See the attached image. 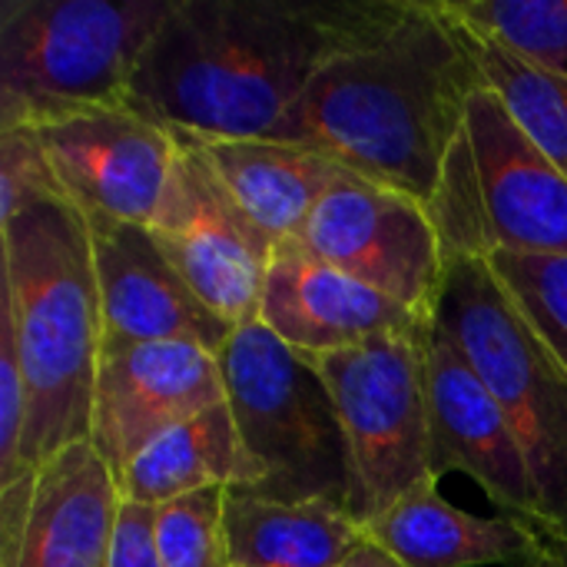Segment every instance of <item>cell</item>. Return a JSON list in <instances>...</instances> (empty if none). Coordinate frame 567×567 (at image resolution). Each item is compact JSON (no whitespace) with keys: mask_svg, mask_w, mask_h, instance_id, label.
<instances>
[{"mask_svg":"<svg viewBox=\"0 0 567 567\" xmlns=\"http://www.w3.org/2000/svg\"><path fill=\"white\" fill-rule=\"evenodd\" d=\"M409 0H173L126 110L179 140H259L312 76L382 37Z\"/></svg>","mask_w":567,"mask_h":567,"instance_id":"obj_1","label":"cell"},{"mask_svg":"<svg viewBox=\"0 0 567 567\" xmlns=\"http://www.w3.org/2000/svg\"><path fill=\"white\" fill-rule=\"evenodd\" d=\"M482 86L442 0H409L382 37L329 60L269 140L322 150L355 176L429 206Z\"/></svg>","mask_w":567,"mask_h":567,"instance_id":"obj_2","label":"cell"},{"mask_svg":"<svg viewBox=\"0 0 567 567\" xmlns=\"http://www.w3.org/2000/svg\"><path fill=\"white\" fill-rule=\"evenodd\" d=\"M3 322L27 382L23 465L40 468L90 442L103 316L90 226L66 196H47L0 226Z\"/></svg>","mask_w":567,"mask_h":567,"instance_id":"obj_3","label":"cell"},{"mask_svg":"<svg viewBox=\"0 0 567 567\" xmlns=\"http://www.w3.org/2000/svg\"><path fill=\"white\" fill-rule=\"evenodd\" d=\"M226 402L252 465V498L326 505L352 518L355 482L336 399L316 362L259 319L233 329L219 349Z\"/></svg>","mask_w":567,"mask_h":567,"instance_id":"obj_4","label":"cell"},{"mask_svg":"<svg viewBox=\"0 0 567 567\" xmlns=\"http://www.w3.org/2000/svg\"><path fill=\"white\" fill-rule=\"evenodd\" d=\"M173 0H3L0 130L126 110L136 66Z\"/></svg>","mask_w":567,"mask_h":567,"instance_id":"obj_5","label":"cell"},{"mask_svg":"<svg viewBox=\"0 0 567 567\" xmlns=\"http://www.w3.org/2000/svg\"><path fill=\"white\" fill-rule=\"evenodd\" d=\"M432 322L462 349L515 429L535 478L542 528L567 538V365L488 259L445 262Z\"/></svg>","mask_w":567,"mask_h":567,"instance_id":"obj_6","label":"cell"},{"mask_svg":"<svg viewBox=\"0 0 567 567\" xmlns=\"http://www.w3.org/2000/svg\"><path fill=\"white\" fill-rule=\"evenodd\" d=\"M425 332H392L342 352L309 355L336 399L355 482L352 518L362 528L432 485Z\"/></svg>","mask_w":567,"mask_h":567,"instance_id":"obj_7","label":"cell"},{"mask_svg":"<svg viewBox=\"0 0 567 567\" xmlns=\"http://www.w3.org/2000/svg\"><path fill=\"white\" fill-rule=\"evenodd\" d=\"M146 229L183 282L223 322L239 329L259 319L276 243L243 213L193 140H179L169 186Z\"/></svg>","mask_w":567,"mask_h":567,"instance_id":"obj_8","label":"cell"},{"mask_svg":"<svg viewBox=\"0 0 567 567\" xmlns=\"http://www.w3.org/2000/svg\"><path fill=\"white\" fill-rule=\"evenodd\" d=\"M296 243L432 322L445 259L425 203L355 176L312 209Z\"/></svg>","mask_w":567,"mask_h":567,"instance_id":"obj_9","label":"cell"},{"mask_svg":"<svg viewBox=\"0 0 567 567\" xmlns=\"http://www.w3.org/2000/svg\"><path fill=\"white\" fill-rule=\"evenodd\" d=\"M33 130L60 193L86 219L150 226L169 186L179 140L133 110H86Z\"/></svg>","mask_w":567,"mask_h":567,"instance_id":"obj_10","label":"cell"},{"mask_svg":"<svg viewBox=\"0 0 567 567\" xmlns=\"http://www.w3.org/2000/svg\"><path fill=\"white\" fill-rule=\"evenodd\" d=\"M425 399L432 482L439 485L449 472L468 475L502 515L542 528L535 478L515 429L482 375L435 322L425 332Z\"/></svg>","mask_w":567,"mask_h":567,"instance_id":"obj_11","label":"cell"},{"mask_svg":"<svg viewBox=\"0 0 567 567\" xmlns=\"http://www.w3.org/2000/svg\"><path fill=\"white\" fill-rule=\"evenodd\" d=\"M219 402H226L219 355L203 346H103L90 442L120 482L126 465L156 435Z\"/></svg>","mask_w":567,"mask_h":567,"instance_id":"obj_12","label":"cell"},{"mask_svg":"<svg viewBox=\"0 0 567 567\" xmlns=\"http://www.w3.org/2000/svg\"><path fill=\"white\" fill-rule=\"evenodd\" d=\"M86 226L100 289L103 346L189 342L219 355L233 326L203 306L159 252L146 226L113 219H86Z\"/></svg>","mask_w":567,"mask_h":567,"instance_id":"obj_13","label":"cell"},{"mask_svg":"<svg viewBox=\"0 0 567 567\" xmlns=\"http://www.w3.org/2000/svg\"><path fill=\"white\" fill-rule=\"evenodd\" d=\"M495 252L567 256V176L482 86L465 116Z\"/></svg>","mask_w":567,"mask_h":567,"instance_id":"obj_14","label":"cell"},{"mask_svg":"<svg viewBox=\"0 0 567 567\" xmlns=\"http://www.w3.org/2000/svg\"><path fill=\"white\" fill-rule=\"evenodd\" d=\"M259 322L302 355H329L379 336L429 329L425 319L316 259L296 239L276 243L272 249Z\"/></svg>","mask_w":567,"mask_h":567,"instance_id":"obj_15","label":"cell"},{"mask_svg":"<svg viewBox=\"0 0 567 567\" xmlns=\"http://www.w3.org/2000/svg\"><path fill=\"white\" fill-rule=\"evenodd\" d=\"M120 505V485L93 442L63 449L37 468L17 567H110Z\"/></svg>","mask_w":567,"mask_h":567,"instance_id":"obj_16","label":"cell"},{"mask_svg":"<svg viewBox=\"0 0 567 567\" xmlns=\"http://www.w3.org/2000/svg\"><path fill=\"white\" fill-rule=\"evenodd\" d=\"M365 535L409 567H532L548 532L508 515L462 512L432 482L379 515Z\"/></svg>","mask_w":567,"mask_h":567,"instance_id":"obj_17","label":"cell"},{"mask_svg":"<svg viewBox=\"0 0 567 567\" xmlns=\"http://www.w3.org/2000/svg\"><path fill=\"white\" fill-rule=\"evenodd\" d=\"M219 183L243 206V213L272 239H296L312 209L342 183L355 179L339 159L322 150L282 140H216L199 143Z\"/></svg>","mask_w":567,"mask_h":567,"instance_id":"obj_18","label":"cell"},{"mask_svg":"<svg viewBox=\"0 0 567 567\" xmlns=\"http://www.w3.org/2000/svg\"><path fill=\"white\" fill-rule=\"evenodd\" d=\"M252 478L229 402H219L156 435L116 485L123 502L163 508L203 488H249Z\"/></svg>","mask_w":567,"mask_h":567,"instance_id":"obj_19","label":"cell"},{"mask_svg":"<svg viewBox=\"0 0 567 567\" xmlns=\"http://www.w3.org/2000/svg\"><path fill=\"white\" fill-rule=\"evenodd\" d=\"M226 551L233 567H342L369 538L346 512L286 505L226 488Z\"/></svg>","mask_w":567,"mask_h":567,"instance_id":"obj_20","label":"cell"},{"mask_svg":"<svg viewBox=\"0 0 567 567\" xmlns=\"http://www.w3.org/2000/svg\"><path fill=\"white\" fill-rule=\"evenodd\" d=\"M455 23L462 27L485 86L505 103L518 130L567 176V76L528 63L525 56L512 53L482 30L465 27L462 20Z\"/></svg>","mask_w":567,"mask_h":567,"instance_id":"obj_21","label":"cell"},{"mask_svg":"<svg viewBox=\"0 0 567 567\" xmlns=\"http://www.w3.org/2000/svg\"><path fill=\"white\" fill-rule=\"evenodd\" d=\"M442 7L528 63L567 76V0H442Z\"/></svg>","mask_w":567,"mask_h":567,"instance_id":"obj_22","label":"cell"},{"mask_svg":"<svg viewBox=\"0 0 567 567\" xmlns=\"http://www.w3.org/2000/svg\"><path fill=\"white\" fill-rule=\"evenodd\" d=\"M425 209L439 233L445 262L488 259L495 252L492 233H488V216H485V199H482V183H478V166H475V153H472L465 130L452 143L442 176H439V186Z\"/></svg>","mask_w":567,"mask_h":567,"instance_id":"obj_23","label":"cell"},{"mask_svg":"<svg viewBox=\"0 0 567 567\" xmlns=\"http://www.w3.org/2000/svg\"><path fill=\"white\" fill-rule=\"evenodd\" d=\"M226 488H203L153 508L159 567H233L223 528Z\"/></svg>","mask_w":567,"mask_h":567,"instance_id":"obj_24","label":"cell"},{"mask_svg":"<svg viewBox=\"0 0 567 567\" xmlns=\"http://www.w3.org/2000/svg\"><path fill=\"white\" fill-rule=\"evenodd\" d=\"M488 266L567 365V256L492 252Z\"/></svg>","mask_w":567,"mask_h":567,"instance_id":"obj_25","label":"cell"},{"mask_svg":"<svg viewBox=\"0 0 567 567\" xmlns=\"http://www.w3.org/2000/svg\"><path fill=\"white\" fill-rule=\"evenodd\" d=\"M47 196L63 193L33 130H0V226Z\"/></svg>","mask_w":567,"mask_h":567,"instance_id":"obj_26","label":"cell"},{"mask_svg":"<svg viewBox=\"0 0 567 567\" xmlns=\"http://www.w3.org/2000/svg\"><path fill=\"white\" fill-rule=\"evenodd\" d=\"M23 435H27V382L17 359L13 332L3 322L0 336V485L17 482L23 472Z\"/></svg>","mask_w":567,"mask_h":567,"instance_id":"obj_27","label":"cell"},{"mask_svg":"<svg viewBox=\"0 0 567 567\" xmlns=\"http://www.w3.org/2000/svg\"><path fill=\"white\" fill-rule=\"evenodd\" d=\"M37 468L23 472L17 482L0 485V567H17L27 542V525L33 512Z\"/></svg>","mask_w":567,"mask_h":567,"instance_id":"obj_28","label":"cell"},{"mask_svg":"<svg viewBox=\"0 0 567 567\" xmlns=\"http://www.w3.org/2000/svg\"><path fill=\"white\" fill-rule=\"evenodd\" d=\"M110 567H159L156 538H153V508L130 505V502L120 505Z\"/></svg>","mask_w":567,"mask_h":567,"instance_id":"obj_29","label":"cell"},{"mask_svg":"<svg viewBox=\"0 0 567 567\" xmlns=\"http://www.w3.org/2000/svg\"><path fill=\"white\" fill-rule=\"evenodd\" d=\"M342 567H409V565H402L399 558H392L385 548H379L372 538H365L349 558H346V565Z\"/></svg>","mask_w":567,"mask_h":567,"instance_id":"obj_30","label":"cell"},{"mask_svg":"<svg viewBox=\"0 0 567 567\" xmlns=\"http://www.w3.org/2000/svg\"><path fill=\"white\" fill-rule=\"evenodd\" d=\"M532 567H567V538L545 535L542 551H538V558H535Z\"/></svg>","mask_w":567,"mask_h":567,"instance_id":"obj_31","label":"cell"}]
</instances>
